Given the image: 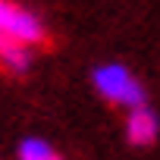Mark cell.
<instances>
[{"mask_svg":"<svg viewBox=\"0 0 160 160\" xmlns=\"http://www.w3.org/2000/svg\"><path fill=\"white\" fill-rule=\"evenodd\" d=\"M91 85L113 107L132 110V107L144 104V85L138 82V75L129 66H122V63H101L91 72Z\"/></svg>","mask_w":160,"mask_h":160,"instance_id":"cell-1","label":"cell"},{"mask_svg":"<svg viewBox=\"0 0 160 160\" xmlns=\"http://www.w3.org/2000/svg\"><path fill=\"white\" fill-rule=\"evenodd\" d=\"M0 38L22 41V44H41L44 41V22L38 13L16 0H0Z\"/></svg>","mask_w":160,"mask_h":160,"instance_id":"cell-2","label":"cell"},{"mask_svg":"<svg viewBox=\"0 0 160 160\" xmlns=\"http://www.w3.org/2000/svg\"><path fill=\"white\" fill-rule=\"evenodd\" d=\"M160 135V116L148 107V104H138L132 110H126V141L135 144V148H148L154 144Z\"/></svg>","mask_w":160,"mask_h":160,"instance_id":"cell-3","label":"cell"},{"mask_svg":"<svg viewBox=\"0 0 160 160\" xmlns=\"http://www.w3.org/2000/svg\"><path fill=\"white\" fill-rule=\"evenodd\" d=\"M32 44L22 41H10V38H0V69L10 72V75H25L32 69Z\"/></svg>","mask_w":160,"mask_h":160,"instance_id":"cell-4","label":"cell"},{"mask_svg":"<svg viewBox=\"0 0 160 160\" xmlns=\"http://www.w3.org/2000/svg\"><path fill=\"white\" fill-rule=\"evenodd\" d=\"M16 157H19V160H63L60 151H57L50 141H44V138H22Z\"/></svg>","mask_w":160,"mask_h":160,"instance_id":"cell-5","label":"cell"}]
</instances>
